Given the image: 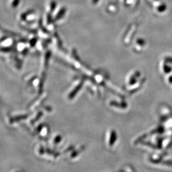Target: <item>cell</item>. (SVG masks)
<instances>
[{"label":"cell","instance_id":"cell-3","mask_svg":"<svg viewBox=\"0 0 172 172\" xmlns=\"http://www.w3.org/2000/svg\"><path fill=\"white\" fill-rule=\"evenodd\" d=\"M167 60L169 62H172V58H167Z\"/></svg>","mask_w":172,"mask_h":172},{"label":"cell","instance_id":"cell-1","mask_svg":"<svg viewBox=\"0 0 172 172\" xmlns=\"http://www.w3.org/2000/svg\"><path fill=\"white\" fill-rule=\"evenodd\" d=\"M167 9V6L166 4H162V5L159 6L158 7V11L159 12H163L164 11H166Z\"/></svg>","mask_w":172,"mask_h":172},{"label":"cell","instance_id":"cell-2","mask_svg":"<svg viewBox=\"0 0 172 172\" xmlns=\"http://www.w3.org/2000/svg\"><path fill=\"white\" fill-rule=\"evenodd\" d=\"M137 44L138 45H139L140 46H143V45L145 44V41L143 39H138L137 40Z\"/></svg>","mask_w":172,"mask_h":172}]
</instances>
